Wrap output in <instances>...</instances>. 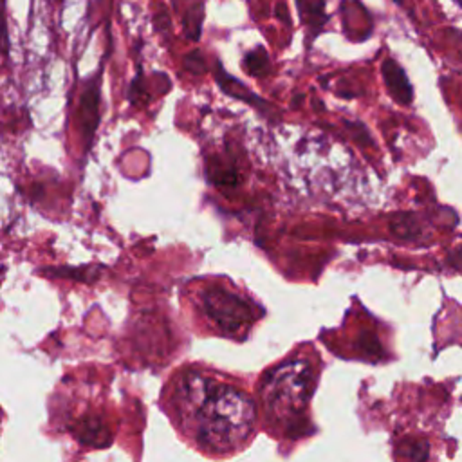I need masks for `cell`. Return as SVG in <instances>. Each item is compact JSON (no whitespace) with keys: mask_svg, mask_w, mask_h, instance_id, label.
Wrapping results in <instances>:
<instances>
[{"mask_svg":"<svg viewBox=\"0 0 462 462\" xmlns=\"http://www.w3.org/2000/svg\"><path fill=\"white\" fill-rule=\"evenodd\" d=\"M168 412L197 448L213 455L246 444L255 425V404L246 392L199 366L175 376L168 388Z\"/></svg>","mask_w":462,"mask_h":462,"instance_id":"obj_1","label":"cell"},{"mask_svg":"<svg viewBox=\"0 0 462 462\" xmlns=\"http://www.w3.org/2000/svg\"><path fill=\"white\" fill-rule=\"evenodd\" d=\"M312 387V368L305 359L276 366L262 383V403L267 417L283 425H296L305 410Z\"/></svg>","mask_w":462,"mask_h":462,"instance_id":"obj_2","label":"cell"},{"mask_svg":"<svg viewBox=\"0 0 462 462\" xmlns=\"http://www.w3.org/2000/svg\"><path fill=\"white\" fill-rule=\"evenodd\" d=\"M203 311L224 336H235L253 321V307L242 296L222 288H210L200 296Z\"/></svg>","mask_w":462,"mask_h":462,"instance_id":"obj_3","label":"cell"},{"mask_svg":"<svg viewBox=\"0 0 462 462\" xmlns=\"http://www.w3.org/2000/svg\"><path fill=\"white\" fill-rule=\"evenodd\" d=\"M100 75L89 79V84L85 85L82 98H79V130H82V138L85 141V154L91 150V145L96 136L98 123H100V100H101V89H100Z\"/></svg>","mask_w":462,"mask_h":462,"instance_id":"obj_4","label":"cell"},{"mask_svg":"<svg viewBox=\"0 0 462 462\" xmlns=\"http://www.w3.org/2000/svg\"><path fill=\"white\" fill-rule=\"evenodd\" d=\"M381 72H383L385 85H387L390 96L401 105H410L413 100V89L410 85L406 72L403 71V67L396 62V60L387 58L381 65Z\"/></svg>","mask_w":462,"mask_h":462,"instance_id":"obj_5","label":"cell"},{"mask_svg":"<svg viewBox=\"0 0 462 462\" xmlns=\"http://www.w3.org/2000/svg\"><path fill=\"white\" fill-rule=\"evenodd\" d=\"M215 79H217V84H219V87H221L222 91L228 94V96L237 98V100L244 101V103L253 105L257 110L267 114V110L264 107L269 108V103H266L262 98H258L255 92H251L250 89L246 87V85L240 84V82H238V79H235L233 76L228 75V72L222 69V65H221V62H219V60L215 62Z\"/></svg>","mask_w":462,"mask_h":462,"instance_id":"obj_6","label":"cell"},{"mask_svg":"<svg viewBox=\"0 0 462 462\" xmlns=\"http://www.w3.org/2000/svg\"><path fill=\"white\" fill-rule=\"evenodd\" d=\"M72 432L82 444L92 446V448H103L113 441L107 425L98 417H82L76 426H72Z\"/></svg>","mask_w":462,"mask_h":462,"instance_id":"obj_7","label":"cell"},{"mask_svg":"<svg viewBox=\"0 0 462 462\" xmlns=\"http://www.w3.org/2000/svg\"><path fill=\"white\" fill-rule=\"evenodd\" d=\"M203 20H205V4L199 2L197 6H192L184 13L183 18V31L188 40L199 42L200 31H203Z\"/></svg>","mask_w":462,"mask_h":462,"instance_id":"obj_8","label":"cell"},{"mask_svg":"<svg viewBox=\"0 0 462 462\" xmlns=\"http://www.w3.org/2000/svg\"><path fill=\"white\" fill-rule=\"evenodd\" d=\"M390 229L392 233L403 238H412L421 233L419 226H417L416 222V217H413L412 213H397V215H394V219H392L390 222Z\"/></svg>","mask_w":462,"mask_h":462,"instance_id":"obj_9","label":"cell"},{"mask_svg":"<svg viewBox=\"0 0 462 462\" xmlns=\"http://www.w3.org/2000/svg\"><path fill=\"white\" fill-rule=\"evenodd\" d=\"M244 69L250 72L251 76H264L269 72V56H267L264 47L250 51L244 58Z\"/></svg>","mask_w":462,"mask_h":462,"instance_id":"obj_10","label":"cell"},{"mask_svg":"<svg viewBox=\"0 0 462 462\" xmlns=\"http://www.w3.org/2000/svg\"><path fill=\"white\" fill-rule=\"evenodd\" d=\"M129 100L132 105H143L148 101L145 75H143L141 67L138 69V75H136V78L132 79V84H130V87H129Z\"/></svg>","mask_w":462,"mask_h":462,"instance_id":"obj_11","label":"cell"},{"mask_svg":"<svg viewBox=\"0 0 462 462\" xmlns=\"http://www.w3.org/2000/svg\"><path fill=\"white\" fill-rule=\"evenodd\" d=\"M183 63L184 69L192 72V75H205V72L208 71V63H206L205 54L200 53L199 49L188 53L183 58Z\"/></svg>","mask_w":462,"mask_h":462,"instance_id":"obj_12","label":"cell"},{"mask_svg":"<svg viewBox=\"0 0 462 462\" xmlns=\"http://www.w3.org/2000/svg\"><path fill=\"white\" fill-rule=\"evenodd\" d=\"M404 454L409 455L410 462H425L428 458V442L426 441H406Z\"/></svg>","mask_w":462,"mask_h":462,"instance_id":"obj_13","label":"cell"},{"mask_svg":"<svg viewBox=\"0 0 462 462\" xmlns=\"http://www.w3.org/2000/svg\"><path fill=\"white\" fill-rule=\"evenodd\" d=\"M359 349H363V352H366L368 356H379L381 354V345H379L378 338L372 336V334H363L361 340H359Z\"/></svg>","mask_w":462,"mask_h":462,"instance_id":"obj_14","label":"cell"},{"mask_svg":"<svg viewBox=\"0 0 462 462\" xmlns=\"http://www.w3.org/2000/svg\"><path fill=\"white\" fill-rule=\"evenodd\" d=\"M298 6L302 9V15H311V18H316V15H321L323 0H298Z\"/></svg>","mask_w":462,"mask_h":462,"instance_id":"obj_15","label":"cell"}]
</instances>
